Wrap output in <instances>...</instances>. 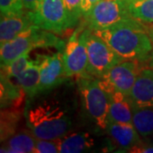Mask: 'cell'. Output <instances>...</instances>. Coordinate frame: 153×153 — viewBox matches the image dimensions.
<instances>
[{
    "label": "cell",
    "instance_id": "obj_29",
    "mask_svg": "<svg viewBox=\"0 0 153 153\" xmlns=\"http://www.w3.org/2000/svg\"><path fill=\"white\" fill-rule=\"evenodd\" d=\"M147 63V67L153 69V49L152 50V52L150 53V55L148 56L147 60L146 61Z\"/></svg>",
    "mask_w": 153,
    "mask_h": 153
},
{
    "label": "cell",
    "instance_id": "obj_5",
    "mask_svg": "<svg viewBox=\"0 0 153 153\" xmlns=\"http://www.w3.org/2000/svg\"><path fill=\"white\" fill-rule=\"evenodd\" d=\"M27 14L34 26L58 35L73 27L63 0H39Z\"/></svg>",
    "mask_w": 153,
    "mask_h": 153
},
{
    "label": "cell",
    "instance_id": "obj_24",
    "mask_svg": "<svg viewBox=\"0 0 153 153\" xmlns=\"http://www.w3.org/2000/svg\"><path fill=\"white\" fill-rule=\"evenodd\" d=\"M59 152V147L56 140H36L34 153H57Z\"/></svg>",
    "mask_w": 153,
    "mask_h": 153
},
{
    "label": "cell",
    "instance_id": "obj_21",
    "mask_svg": "<svg viewBox=\"0 0 153 153\" xmlns=\"http://www.w3.org/2000/svg\"><path fill=\"white\" fill-rule=\"evenodd\" d=\"M19 120L20 113L18 109L1 110V142L16 133Z\"/></svg>",
    "mask_w": 153,
    "mask_h": 153
},
{
    "label": "cell",
    "instance_id": "obj_23",
    "mask_svg": "<svg viewBox=\"0 0 153 153\" xmlns=\"http://www.w3.org/2000/svg\"><path fill=\"white\" fill-rule=\"evenodd\" d=\"M72 27H76L82 18V0H63Z\"/></svg>",
    "mask_w": 153,
    "mask_h": 153
},
{
    "label": "cell",
    "instance_id": "obj_2",
    "mask_svg": "<svg viewBox=\"0 0 153 153\" xmlns=\"http://www.w3.org/2000/svg\"><path fill=\"white\" fill-rule=\"evenodd\" d=\"M94 32L125 60L146 62L153 49L152 42L147 33L146 24L133 17Z\"/></svg>",
    "mask_w": 153,
    "mask_h": 153
},
{
    "label": "cell",
    "instance_id": "obj_12",
    "mask_svg": "<svg viewBox=\"0 0 153 153\" xmlns=\"http://www.w3.org/2000/svg\"><path fill=\"white\" fill-rule=\"evenodd\" d=\"M103 88L107 91L109 96L108 123H133L134 108L128 96L112 88L105 86Z\"/></svg>",
    "mask_w": 153,
    "mask_h": 153
},
{
    "label": "cell",
    "instance_id": "obj_3",
    "mask_svg": "<svg viewBox=\"0 0 153 153\" xmlns=\"http://www.w3.org/2000/svg\"><path fill=\"white\" fill-rule=\"evenodd\" d=\"M76 84L84 115L99 132H105L109 112L107 91L98 78L88 73L77 76Z\"/></svg>",
    "mask_w": 153,
    "mask_h": 153
},
{
    "label": "cell",
    "instance_id": "obj_28",
    "mask_svg": "<svg viewBox=\"0 0 153 153\" xmlns=\"http://www.w3.org/2000/svg\"><path fill=\"white\" fill-rule=\"evenodd\" d=\"M146 29L149 37L151 38L153 44V23H146Z\"/></svg>",
    "mask_w": 153,
    "mask_h": 153
},
{
    "label": "cell",
    "instance_id": "obj_7",
    "mask_svg": "<svg viewBox=\"0 0 153 153\" xmlns=\"http://www.w3.org/2000/svg\"><path fill=\"white\" fill-rule=\"evenodd\" d=\"M81 26L73 32L63 49V61L67 77L87 73V28Z\"/></svg>",
    "mask_w": 153,
    "mask_h": 153
},
{
    "label": "cell",
    "instance_id": "obj_8",
    "mask_svg": "<svg viewBox=\"0 0 153 153\" xmlns=\"http://www.w3.org/2000/svg\"><path fill=\"white\" fill-rule=\"evenodd\" d=\"M130 17L125 0H100L83 19L88 28L98 31Z\"/></svg>",
    "mask_w": 153,
    "mask_h": 153
},
{
    "label": "cell",
    "instance_id": "obj_19",
    "mask_svg": "<svg viewBox=\"0 0 153 153\" xmlns=\"http://www.w3.org/2000/svg\"><path fill=\"white\" fill-rule=\"evenodd\" d=\"M133 124L142 138L153 136V107L134 108Z\"/></svg>",
    "mask_w": 153,
    "mask_h": 153
},
{
    "label": "cell",
    "instance_id": "obj_13",
    "mask_svg": "<svg viewBox=\"0 0 153 153\" xmlns=\"http://www.w3.org/2000/svg\"><path fill=\"white\" fill-rule=\"evenodd\" d=\"M60 153H81L92 151L98 144L91 132L69 131L56 140Z\"/></svg>",
    "mask_w": 153,
    "mask_h": 153
},
{
    "label": "cell",
    "instance_id": "obj_16",
    "mask_svg": "<svg viewBox=\"0 0 153 153\" xmlns=\"http://www.w3.org/2000/svg\"><path fill=\"white\" fill-rule=\"evenodd\" d=\"M37 138L29 128L16 132L12 136L2 141L1 152L34 153Z\"/></svg>",
    "mask_w": 153,
    "mask_h": 153
},
{
    "label": "cell",
    "instance_id": "obj_17",
    "mask_svg": "<svg viewBox=\"0 0 153 153\" xmlns=\"http://www.w3.org/2000/svg\"><path fill=\"white\" fill-rule=\"evenodd\" d=\"M27 97L22 88L1 71V109H18Z\"/></svg>",
    "mask_w": 153,
    "mask_h": 153
},
{
    "label": "cell",
    "instance_id": "obj_20",
    "mask_svg": "<svg viewBox=\"0 0 153 153\" xmlns=\"http://www.w3.org/2000/svg\"><path fill=\"white\" fill-rule=\"evenodd\" d=\"M130 16L144 23H153V0H125Z\"/></svg>",
    "mask_w": 153,
    "mask_h": 153
},
{
    "label": "cell",
    "instance_id": "obj_10",
    "mask_svg": "<svg viewBox=\"0 0 153 153\" xmlns=\"http://www.w3.org/2000/svg\"><path fill=\"white\" fill-rule=\"evenodd\" d=\"M38 62L40 79L37 95L52 91L67 78L63 61V49L51 55H44Z\"/></svg>",
    "mask_w": 153,
    "mask_h": 153
},
{
    "label": "cell",
    "instance_id": "obj_22",
    "mask_svg": "<svg viewBox=\"0 0 153 153\" xmlns=\"http://www.w3.org/2000/svg\"><path fill=\"white\" fill-rule=\"evenodd\" d=\"M22 0H0L1 16H14L26 13Z\"/></svg>",
    "mask_w": 153,
    "mask_h": 153
},
{
    "label": "cell",
    "instance_id": "obj_15",
    "mask_svg": "<svg viewBox=\"0 0 153 153\" xmlns=\"http://www.w3.org/2000/svg\"><path fill=\"white\" fill-rule=\"evenodd\" d=\"M27 12L14 16H1L0 44L10 41L33 27Z\"/></svg>",
    "mask_w": 153,
    "mask_h": 153
},
{
    "label": "cell",
    "instance_id": "obj_26",
    "mask_svg": "<svg viewBox=\"0 0 153 153\" xmlns=\"http://www.w3.org/2000/svg\"><path fill=\"white\" fill-rule=\"evenodd\" d=\"M99 1L100 0H82V18L87 16Z\"/></svg>",
    "mask_w": 153,
    "mask_h": 153
},
{
    "label": "cell",
    "instance_id": "obj_30",
    "mask_svg": "<svg viewBox=\"0 0 153 153\" xmlns=\"http://www.w3.org/2000/svg\"><path fill=\"white\" fill-rule=\"evenodd\" d=\"M151 144H152V145H153V141H152V143H151Z\"/></svg>",
    "mask_w": 153,
    "mask_h": 153
},
{
    "label": "cell",
    "instance_id": "obj_18",
    "mask_svg": "<svg viewBox=\"0 0 153 153\" xmlns=\"http://www.w3.org/2000/svg\"><path fill=\"white\" fill-rule=\"evenodd\" d=\"M22 88L27 95V99H32L38 94V88L40 79V66L38 60H32L23 71L16 77L11 78Z\"/></svg>",
    "mask_w": 153,
    "mask_h": 153
},
{
    "label": "cell",
    "instance_id": "obj_6",
    "mask_svg": "<svg viewBox=\"0 0 153 153\" xmlns=\"http://www.w3.org/2000/svg\"><path fill=\"white\" fill-rule=\"evenodd\" d=\"M87 73L96 78L104 76L123 59L118 55L98 34L87 27Z\"/></svg>",
    "mask_w": 153,
    "mask_h": 153
},
{
    "label": "cell",
    "instance_id": "obj_11",
    "mask_svg": "<svg viewBox=\"0 0 153 153\" xmlns=\"http://www.w3.org/2000/svg\"><path fill=\"white\" fill-rule=\"evenodd\" d=\"M133 108L153 107V69L143 67L128 94Z\"/></svg>",
    "mask_w": 153,
    "mask_h": 153
},
{
    "label": "cell",
    "instance_id": "obj_9",
    "mask_svg": "<svg viewBox=\"0 0 153 153\" xmlns=\"http://www.w3.org/2000/svg\"><path fill=\"white\" fill-rule=\"evenodd\" d=\"M141 61L124 60L112 67L104 76L98 78L105 87L112 88L128 96L142 67Z\"/></svg>",
    "mask_w": 153,
    "mask_h": 153
},
{
    "label": "cell",
    "instance_id": "obj_25",
    "mask_svg": "<svg viewBox=\"0 0 153 153\" xmlns=\"http://www.w3.org/2000/svg\"><path fill=\"white\" fill-rule=\"evenodd\" d=\"M127 152L131 153H153V145L151 143L140 141L130 147Z\"/></svg>",
    "mask_w": 153,
    "mask_h": 153
},
{
    "label": "cell",
    "instance_id": "obj_1",
    "mask_svg": "<svg viewBox=\"0 0 153 153\" xmlns=\"http://www.w3.org/2000/svg\"><path fill=\"white\" fill-rule=\"evenodd\" d=\"M46 94L27 99L24 109L26 124L36 138L57 140L71 131V106L57 95Z\"/></svg>",
    "mask_w": 153,
    "mask_h": 153
},
{
    "label": "cell",
    "instance_id": "obj_4",
    "mask_svg": "<svg viewBox=\"0 0 153 153\" xmlns=\"http://www.w3.org/2000/svg\"><path fill=\"white\" fill-rule=\"evenodd\" d=\"M66 43L55 33L33 26L16 38L1 44V67L10 65L13 60L38 48H55L62 50Z\"/></svg>",
    "mask_w": 153,
    "mask_h": 153
},
{
    "label": "cell",
    "instance_id": "obj_27",
    "mask_svg": "<svg viewBox=\"0 0 153 153\" xmlns=\"http://www.w3.org/2000/svg\"><path fill=\"white\" fill-rule=\"evenodd\" d=\"M39 0H22L27 10H34Z\"/></svg>",
    "mask_w": 153,
    "mask_h": 153
},
{
    "label": "cell",
    "instance_id": "obj_14",
    "mask_svg": "<svg viewBox=\"0 0 153 153\" xmlns=\"http://www.w3.org/2000/svg\"><path fill=\"white\" fill-rule=\"evenodd\" d=\"M105 133L110 137L112 146L126 152L140 140V135L133 123L109 122Z\"/></svg>",
    "mask_w": 153,
    "mask_h": 153
}]
</instances>
